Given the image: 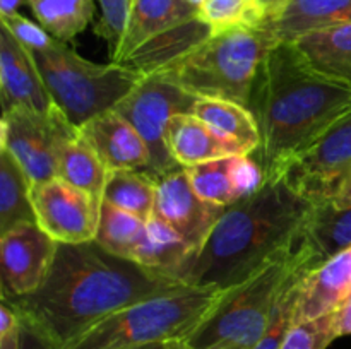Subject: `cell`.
Returning <instances> with one entry per match:
<instances>
[{"instance_id": "35", "label": "cell", "mask_w": 351, "mask_h": 349, "mask_svg": "<svg viewBox=\"0 0 351 349\" xmlns=\"http://www.w3.org/2000/svg\"><path fill=\"white\" fill-rule=\"evenodd\" d=\"M232 181L237 202L256 194L264 185V171L252 154H237L232 159Z\"/></svg>"}, {"instance_id": "24", "label": "cell", "mask_w": 351, "mask_h": 349, "mask_svg": "<svg viewBox=\"0 0 351 349\" xmlns=\"http://www.w3.org/2000/svg\"><path fill=\"white\" fill-rule=\"evenodd\" d=\"M192 115L225 139L239 144L245 154H252L259 147V130L254 115L245 105L230 99L199 98Z\"/></svg>"}, {"instance_id": "20", "label": "cell", "mask_w": 351, "mask_h": 349, "mask_svg": "<svg viewBox=\"0 0 351 349\" xmlns=\"http://www.w3.org/2000/svg\"><path fill=\"white\" fill-rule=\"evenodd\" d=\"M167 146L180 166H194L219 157L245 154L239 144L219 135L192 113H180L170 120Z\"/></svg>"}, {"instance_id": "32", "label": "cell", "mask_w": 351, "mask_h": 349, "mask_svg": "<svg viewBox=\"0 0 351 349\" xmlns=\"http://www.w3.org/2000/svg\"><path fill=\"white\" fill-rule=\"evenodd\" d=\"M305 270L298 267L291 276L290 283L281 293L276 307H274L273 315H271L269 325L266 332L261 337V341L254 346L252 349H281L283 339L295 320V308L298 301V291H300V283L305 276Z\"/></svg>"}, {"instance_id": "14", "label": "cell", "mask_w": 351, "mask_h": 349, "mask_svg": "<svg viewBox=\"0 0 351 349\" xmlns=\"http://www.w3.org/2000/svg\"><path fill=\"white\" fill-rule=\"evenodd\" d=\"M0 98L2 113L26 108L50 113L55 108L33 55L0 24Z\"/></svg>"}, {"instance_id": "18", "label": "cell", "mask_w": 351, "mask_h": 349, "mask_svg": "<svg viewBox=\"0 0 351 349\" xmlns=\"http://www.w3.org/2000/svg\"><path fill=\"white\" fill-rule=\"evenodd\" d=\"M199 17V9L187 0H132L125 33L112 62L122 64L146 41Z\"/></svg>"}, {"instance_id": "29", "label": "cell", "mask_w": 351, "mask_h": 349, "mask_svg": "<svg viewBox=\"0 0 351 349\" xmlns=\"http://www.w3.org/2000/svg\"><path fill=\"white\" fill-rule=\"evenodd\" d=\"M38 24L55 40H74L95 17L93 0H27Z\"/></svg>"}, {"instance_id": "2", "label": "cell", "mask_w": 351, "mask_h": 349, "mask_svg": "<svg viewBox=\"0 0 351 349\" xmlns=\"http://www.w3.org/2000/svg\"><path fill=\"white\" fill-rule=\"evenodd\" d=\"M247 108L259 130L252 153L264 183L285 178L302 153L351 108V89L312 70L291 43H276L256 75Z\"/></svg>"}, {"instance_id": "22", "label": "cell", "mask_w": 351, "mask_h": 349, "mask_svg": "<svg viewBox=\"0 0 351 349\" xmlns=\"http://www.w3.org/2000/svg\"><path fill=\"white\" fill-rule=\"evenodd\" d=\"M209 36H213L211 26L201 17H195L146 41L122 64L143 75L163 70L195 47L204 43Z\"/></svg>"}, {"instance_id": "11", "label": "cell", "mask_w": 351, "mask_h": 349, "mask_svg": "<svg viewBox=\"0 0 351 349\" xmlns=\"http://www.w3.org/2000/svg\"><path fill=\"white\" fill-rule=\"evenodd\" d=\"M351 166V108L288 168V183L312 204L331 198L339 178Z\"/></svg>"}, {"instance_id": "4", "label": "cell", "mask_w": 351, "mask_h": 349, "mask_svg": "<svg viewBox=\"0 0 351 349\" xmlns=\"http://www.w3.org/2000/svg\"><path fill=\"white\" fill-rule=\"evenodd\" d=\"M223 289L185 286L115 311L79 335L65 349H146L185 341L208 317Z\"/></svg>"}, {"instance_id": "43", "label": "cell", "mask_w": 351, "mask_h": 349, "mask_svg": "<svg viewBox=\"0 0 351 349\" xmlns=\"http://www.w3.org/2000/svg\"><path fill=\"white\" fill-rule=\"evenodd\" d=\"M187 2L192 3V5H195V7H197V9H201L202 3H204L206 0H187Z\"/></svg>"}, {"instance_id": "1", "label": "cell", "mask_w": 351, "mask_h": 349, "mask_svg": "<svg viewBox=\"0 0 351 349\" xmlns=\"http://www.w3.org/2000/svg\"><path fill=\"white\" fill-rule=\"evenodd\" d=\"M185 286L168 274L113 255L96 242L58 243L47 281L34 293L2 301L58 349H65L115 311Z\"/></svg>"}, {"instance_id": "23", "label": "cell", "mask_w": 351, "mask_h": 349, "mask_svg": "<svg viewBox=\"0 0 351 349\" xmlns=\"http://www.w3.org/2000/svg\"><path fill=\"white\" fill-rule=\"evenodd\" d=\"M106 166L91 144L81 135L79 129L65 137L58 147L57 156V177L67 183L81 188L96 201L103 202L106 180H108Z\"/></svg>"}, {"instance_id": "39", "label": "cell", "mask_w": 351, "mask_h": 349, "mask_svg": "<svg viewBox=\"0 0 351 349\" xmlns=\"http://www.w3.org/2000/svg\"><path fill=\"white\" fill-rule=\"evenodd\" d=\"M335 324L338 337L351 335V301L345 303L343 307H339L338 310L335 311Z\"/></svg>"}, {"instance_id": "37", "label": "cell", "mask_w": 351, "mask_h": 349, "mask_svg": "<svg viewBox=\"0 0 351 349\" xmlns=\"http://www.w3.org/2000/svg\"><path fill=\"white\" fill-rule=\"evenodd\" d=\"M328 202H331L338 209L351 207V166L339 178L338 185H336L335 192Z\"/></svg>"}, {"instance_id": "17", "label": "cell", "mask_w": 351, "mask_h": 349, "mask_svg": "<svg viewBox=\"0 0 351 349\" xmlns=\"http://www.w3.org/2000/svg\"><path fill=\"white\" fill-rule=\"evenodd\" d=\"M351 284V248L343 250L305 274L298 291L293 324L335 313L343 307Z\"/></svg>"}, {"instance_id": "41", "label": "cell", "mask_w": 351, "mask_h": 349, "mask_svg": "<svg viewBox=\"0 0 351 349\" xmlns=\"http://www.w3.org/2000/svg\"><path fill=\"white\" fill-rule=\"evenodd\" d=\"M23 0H0V16H10L16 14Z\"/></svg>"}, {"instance_id": "16", "label": "cell", "mask_w": 351, "mask_h": 349, "mask_svg": "<svg viewBox=\"0 0 351 349\" xmlns=\"http://www.w3.org/2000/svg\"><path fill=\"white\" fill-rule=\"evenodd\" d=\"M108 171H149V151L137 130L115 109L101 113L79 129Z\"/></svg>"}, {"instance_id": "8", "label": "cell", "mask_w": 351, "mask_h": 349, "mask_svg": "<svg viewBox=\"0 0 351 349\" xmlns=\"http://www.w3.org/2000/svg\"><path fill=\"white\" fill-rule=\"evenodd\" d=\"M197 99L158 70L143 75L136 88L113 108L143 137L151 157L147 173L156 180L180 168L168 151L167 129L175 115L194 113Z\"/></svg>"}, {"instance_id": "40", "label": "cell", "mask_w": 351, "mask_h": 349, "mask_svg": "<svg viewBox=\"0 0 351 349\" xmlns=\"http://www.w3.org/2000/svg\"><path fill=\"white\" fill-rule=\"evenodd\" d=\"M288 2H290V0H257V3H259L261 9L264 10L266 17L271 16V14L278 12V10H280L283 5H287Z\"/></svg>"}, {"instance_id": "9", "label": "cell", "mask_w": 351, "mask_h": 349, "mask_svg": "<svg viewBox=\"0 0 351 349\" xmlns=\"http://www.w3.org/2000/svg\"><path fill=\"white\" fill-rule=\"evenodd\" d=\"M75 127L55 106L50 113L12 108L0 120V149L9 151L31 185L57 177L58 147Z\"/></svg>"}, {"instance_id": "30", "label": "cell", "mask_w": 351, "mask_h": 349, "mask_svg": "<svg viewBox=\"0 0 351 349\" xmlns=\"http://www.w3.org/2000/svg\"><path fill=\"white\" fill-rule=\"evenodd\" d=\"M232 159L233 156H228L194 166H184L192 188L199 197L225 207L235 204L237 195L232 181Z\"/></svg>"}, {"instance_id": "45", "label": "cell", "mask_w": 351, "mask_h": 349, "mask_svg": "<svg viewBox=\"0 0 351 349\" xmlns=\"http://www.w3.org/2000/svg\"><path fill=\"white\" fill-rule=\"evenodd\" d=\"M182 349H191V348H187V346H185V344H182Z\"/></svg>"}, {"instance_id": "12", "label": "cell", "mask_w": 351, "mask_h": 349, "mask_svg": "<svg viewBox=\"0 0 351 349\" xmlns=\"http://www.w3.org/2000/svg\"><path fill=\"white\" fill-rule=\"evenodd\" d=\"M58 243L38 226L23 222L0 235L2 298L34 293L47 281Z\"/></svg>"}, {"instance_id": "26", "label": "cell", "mask_w": 351, "mask_h": 349, "mask_svg": "<svg viewBox=\"0 0 351 349\" xmlns=\"http://www.w3.org/2000/svg\"><path fill=\"white\" fill-rule=\"evenodd\" d=\"M158 180L143 170L110 171L103 201L149 221L156 205Z\"/></svg>"}, {"instance_id": "7", "label": "cell", "mask_w": 351, "mask_h": 349, "mask_svg": "<svg viewBox=\"0 0 351 349\" xmlns=\"http://www.w3.org/2000/svg\"><path fill=\"white\" fill-rule=\"evenodd\" d=\"M29 51L51 101L75 129L115 108L143 79V74L123 64L86 60L58 40L43 50Z\"/></svg>"}, {"instance_id": "5", "label": "cell", "mask_w": 351, "mask_h": 349, "mask_svg": "<svg viewBox=\"0 0 351 349\" xmlns=\"http://www.w3.org/2000/svg\"><path fill=\"white\" fill-rule=\"evenodd\" d=\"M298 267L290 245L245 281L223 291L184 344L191 349H252L266 332L274 307Z\"/></svg>"}, {"instance_id": "31", "label": "cell", "mask_w": 351, "mask_h": 349, "mask_svg": "<svg viewBox=\"0 0 351 349\" xmlns=\"http://www.w3.org/2000/svg\"><path fill=\"white\" fill-rule=\"evenodd\" d=\"M199 17L211 26L213 34H218L235 27L261 26L266 14L257 0H206Z\"/></svg>"}, {"instance_id": "15", "label": "cell", "mask_w": 351, "mask_h": 349, "mask_svg": "<svg viewBox=\"0 0 351 349\" xmlns=\"http://www.w3.org/2000/svg\"><path fill=\"white\" fill-rule=\"evenodd\" d=\"M348 248L351 207L338 209L328 201L314 204L291 243V253L307 274Z\"/></svg>"}, {"instance_id": "28", "label": "cell", "mask_w": 351, "mask_h": 349, "mask_svg": "<svg viewBox=\"0 0 351 349\" xmlns=\"http://www.w3.org/2000/svg\"><path fill=\"white\" fill-rule=\"evenodd\" d=\"M146 236V221L130 212L122 211L108 202H101L96 240L101 248L122 259H136Z\"/></svg>"}, {"instance_id": "6", "label": "cell", "mask_w": 351, "mask_h": 349, "mask_svg": "<svg viewBox=\"0 0 351 349\" xmlns=\"http://www.w3.org/2000/svg\"><path fill=\"white\" fill-rule=\"evenodd\" d=\"M276 43L264 27H235L209 36L161 72L197 98L249 103L259 67ZM158 72V70H156Z\"/></svg>"}, {"instance_id": "21", "label": "cell", "mask_w": 351, "mask_h": 349, "mask_svg": "<svg viewBox=\"0 0 351 349\" xmlns=\"http://www.w3.org/2000/svg\"><path fill=\"white\" fill-rule=\"evenodd\" d=\"M291 44L312 70L351 89V23L314 31Z\"/></svg>"}, {"instance_id": "44", "label": "cell", "mask_w": 351, "mask_h": 349, "mask_svg": "<svg viewBox=\"0 0 351 349\" xmlns=\"http://www.w3.org/2000/svg\"><path fill=\"white\" fill-rule=\"evenodd\" d=\"M348 301H351V284H350L348 294H346V300H345V303H348ZM345 303H343V305H345Z\"/></svg>"}, {"instance_id": "34", "label": "cell", "mask_w": 351, "mask_h": 349, "mask_svg": "<svg viewBox=\"0 0 351 349\" xmlns=\"http://www.w3.org/2000/svg\"><path fill=\"white\" fill-rule=\"evenodd\" d=\"M98 2L101 16L95 26V33L108 43L113 55L125 33L132 0H98Z\"/></svg>"}, {"instance_id": "19", "label": "cell", "mask_w": 351, "mask_h": 349, "mask_svg": "<svg viewBox=\"0 0 351 349\" xmlns=\"http://www.w3.org/2000/svg\"><path fill=\"white\" fill-rule=\"evenodd\" d=\"M351 23V0H290L263 21L280 43H293L314 31Z\"/></svg>"}, {"instance_id": "42", "label": "cell", "mask_w": 351, "mask_h": 349, "mask_svg": "<svg viewBox=\"0 0 351 349\" xmlns=\"http://www.w3.org/2000/svg\"><path fill=\"white\" fill-rule=\"evenodd\" d=\"M184 341H175V342H163V344H154L146 349H182Z\"/></svg>"}, {"instance_id": "3", "label": "cell", "mask_w": 351, "mask_h": 349, "mask_svg": "<svg viewBox=\"0 0 351 349\" xmlns=\"http://www.w3.org/2000/svg\"><path fill=\"white\" fill-rule=\"evenodd\" d=\"M312 207L287 178L267 181L226 207L201 252L173 277L187 286H237L293 243Z\"/></svg>"}, {"instance_id": "27", "label": "cell", "mask_w": 351, "mask_h": 349, "mask_svg": "<svg viewBox=\"0 0 351 349\" xmlns=\"http://www.w3.org/2000/svg\"><path fill=\"white\" fill-rule=\"evenodd\" d=\"M31 183L9 151L0 149V235L23 222H36Z\"/></svg>"}, {"instance_id": "25", "label": "cell", "mask_w": 351, "mask_h": 349, "mask_svg": "<svg viewBox=\"0 0 351 349\" xmlns=\"http://www.w3.org/2000/svg\"><path fill=\"white\" fill-rule=\"evenodd\" d=\"M192 255L194 252L178 236V233L160 216L153 214L146 222V236L137 250L134 262L173 277V274Z\"/></svg>"}, {"instance_id": "33", "label": "cell", "mask_w": 351, "mask_h": 349, "mask_svg": "<svg viewBox=\"0 0 351 349\" xmlns=\"http://www.w3.org/2000/svg\"><path fill=\"white\" fill-rule=\"evenodd\" d=\"M335 339H338L335 313H329L291 325L281 349H328Z\"/></svg>"}, {"instance_id": "10", "label": "cell", "mask_w": 351, "mask_h": 349, "mask_svg": "<svg viewBox=\"0 0 351 349\" xmlns=\"http://www.w3.org/2000/svg\"><path fill=\"white\" fill-rule=\"evenodd\" d=\"M31 204L36 222L57 243L79 245L95 242L101 202L62 178L31 185Z\"/></svg>"}, {"instance_id": "13", "label": "cell", "mask_w": 351, "mask_h": 349, "mask_svg": "<svg viewBox=\"0 0 351 349\" xmlns=\"http://www.w3.org/2000/svg\"><path fill=\"white\" fill-rule=\"evenodd\" d=\"M225 211V205L213 204L195 194L184 166L158 178L154 214L178 233L194 255L201 252Z\"/></svg>"}, {"instance_id": "36", "label": "cell", "mask_w": 351, "mask_h": 349, "mask_svg": "<svg viewBox=\"0 0 351 349\" xmlns=\"http://www.w3.org/2000/svg\"><path fill=\"white\" fill-rule=\"evenodd\" d=\"M0 23L27 50H43V48L50 47L55 40L40 24H34L33 21L26 19V17L17 12L10 14V16H0Z\"/></svg>"}, {"instance_id": "38", "label": "cell", "mask_w": 351, "mask_h": 349, "mask_svg": "<svg viewBox=\"0 0 351 349\" xmlns=\"http://www.w3.org/2000/svg\"><path fill=\"white\" fill-rule=\"evenodd\" d=\"M19 349H58L51 341H48L43 334L27 325L23 320V341H21Z\"/></svg>"}]
</instances>
